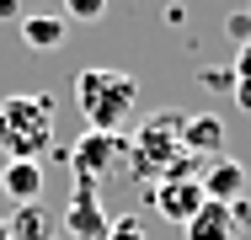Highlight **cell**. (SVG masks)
I'll use <instances>...</instances> for the list:
<instances>
[{"label":"cell","mask_w":251,"mask_h":240,"mask_svg":"<svg viewBox=\"0 0 251 240\" xmlns=\"http://www.w3.org/2000/svg\"><path fill=\"white\" fill-rule=\"evenodd\" d=\"M182 112H155L145 118V128L128 139V171L139 176V182H166V176H198L193 166H198V155H187L182 149Z\"/></svg>","instance_id":"obj_1"},{"label":"cell","mask_w":251,"mask_h":240,"mask_svg":"<svg viewBox=\"0 0 251 240\" xmlns=\"http://www.w3.org/2000/svg\"><path fill=\"white\" fill-rule=\"evenodd\" d=\"M75 107H80V118L97 134H118L134 118V107H139V80L128 70H101V64H91V70L75 75Z\"/></svg>","instance_id":"obj_2"},{"label":"cell","mask_w":251,"mask_h":240,"mask_svg":"<svg viewBox=\"0 0 251 240\" xmlns=\"http://www.w3.org/2000/svg\"><path fill=\"white\" fill-rule=\"evenodd\" d=\"M53 144V96L22 91L0 101V155L5 160H43Z\"/></svg>","instance_id":"obj_3"},{"label":"cell","mask_w":251,"mask_h":240,"mask_svg":"<svg viewBox=\"0 0 251 240\" xmlns=\"http://www.w3.org/2000/svg\"><path fill=\"white\" fill-rule=\"evenodd\" d=\"M123 149H128V139H118V134H86V139L70 149V166H75V182H97V176H107V166L112 160H123Z\"/></svg>","instance_id":"obj_4"},{"label":"cell","mask_w":251,"mask_h":240,"mask_svg":"<svg viewBox=\"0 0 251 240\" xmlns=\"http://www.w3.org/2000/svg\"><path fill=\"white\" fill-rule=\"evenodd\" d=\"M203 203H208V197H203L198 176H166V182H155V214L171 219V224H187Z\"/></svg>","instance_id":"obj_5"},{"label":"cell","mask_w":251,"mask_h":240,"mask_svg":"<svg viewBox=\"0 0 251 240\" xmlns=\"http://www.w3.org/2000/svg\"><path fill=\"white\" fill-rule=\"evenodd\" d=\"M107 214H101L97 203V182H75V197H70V208H64V230L70 240H107Z\"/></svg>","instance_id":"obj_6"},{"label":"cell","mask_w":251,"mask_h":240,"mask_svg":"<svg viewBox=\"0 0 251 240\" xmlns=\"http://www.w3.org/2000/svg\"><path fill=\"white\" fill-rule=\"evenodd\" d=\"M0 192H5L16 208L38 203V197H43V160H5V171H0Z\"/></svg>","instance_id":"obj_7"},{"label":"cell","mask_w":251,"mask_h":240,"mask_svg":"<svg viewBox=\"0 0 251 240\" xmlns=\"http://www.w3.org/2000/svg\"><path fill=\"white\" fill-rule=\"evenodd\" d=\"M219 144H225V118L219 112H198L182 123V149L198 155V160H219Z\"/></svg>","instance_id":"obj_8"},{"label":"cell","mask_w":251,"mask_h":240,"mask_svg":"<svg viewBox=\"0 0 251 240\" xmlns=\"http://www.w3.org/2000/svg\"><path fill=\"white\" fill-rule=\"evenodd\" d=\"M198 182H203V197H208V203H235V197H246V166L219 155Z\"/></svg>","instance_id":"obj_9"},{"label":"cell","mask_w":251,"mask_h":240,"mask_svg":"<svg viewBox=\"0 0 251 240\" xmlns=\"http://www.w3.org/2000/svg\"><path fill=\"white\" fill-rule=\"evenodd\" d=\"M182 235H187V240H241V230H235L230 203H203L198 214L182 224Z\"/></svg>","instance_id":"obj_10"},{"label":"cell","mask_w":251,"mask_h":240,"mask_svg":"<svg viewBox=\"0 0 251 240\" xmlns=\"http://www.w3.org/2000/svg\"><path fill=\"white\" fill-rule=\"evenodd\" d=\"M64 32H70V22L64 16H22V43L27 48H59L64 43Z\"/></svg>","instance_id":"obj_11"},{"label":"cell","mask_w":251,"mask_h":240,"mask_svg":"<svg viewBox=\"0 0 251 240\" xmlns=\"http://www.w3.org/2000/svg\"><path fill=\"white\" fill-rule=\"evenodd\" d=\"M11 240H53V235H49V219H43L38 203L16 208V219H11Z\"/></svg>","instance_id":"obj_12"},{"label":"cell","mask_w":251,"mask_h":240,"mask_svg":"<svg viewBox=\"0 0 251 240\" xmlns=\"http://www.w3.org/2000/svg\"><path fill=\"white\" fill-rule=\"evenodd\" d=\"M230 86H235V107H251V43L241 48V59L230 70Z\"/></svg>","instance_id":"obj_13"},{"label":"cell","mask_w":251,"mask_h":240,"mask_svg":"<svg viewBox=\"0 0 251 240\" xmlns=\"http://www.w3.org/2000/svg\"><path fill=\"white\" fill-rule=\"evenodd\" d=\"M107 0H64V22H101Z\"/></svg>","instance_id":"obj_14"},{"label":"cell","mask_w":251,"mask_h":240,"mask_svg":"<svg viewBox=\"0 0 251 240\" xmlns=\"http://www.w3.org/2000/svg\"><path fill=\"white\" fill-rule=\"evenodd\" d=\"M107 240H145V219H139V214L112 219V224H107Z\"/></svg>","instance_id":"obj_15"},{"label":"cell","mask_w":251,"mask_h":240,"mask_svg":"<svg viewBox=\"0 0 251 240\" xmlns=\"http://www.w3.org/2000/svg\"><path fill=\"white\" fill-rule=\"evenodd\" d=\"M230 214H235V230H251V197H235Z\"/></svg>","instance_id":"obj_16"},{"label":"cell","mask_w":251,"mask_h":240,"mask_svg":"<svg viewBox=\"0 0 251 240\" xmlns=\"http://www.w3.org/2000/svg\"><path fill=\"white\" fill-rule=\"evenodd\" d=\"M0 16H22V5L16 0H0Z\"/></svg>","instance_id":"obj_17"},{"label":"cell","mask_w":251,"mask_h":240,"mask_svg":"<svg viewBox=\"0 0 251 240\" xmlns=\"http://www.w3.org/2000/svg\"><path fill=\"white\" fill-rule=\"evenodd\" d=\"M0 240H11V224H5V219H0Z\"/></svg>","instance_id":"obj_18"}]
</instances>
